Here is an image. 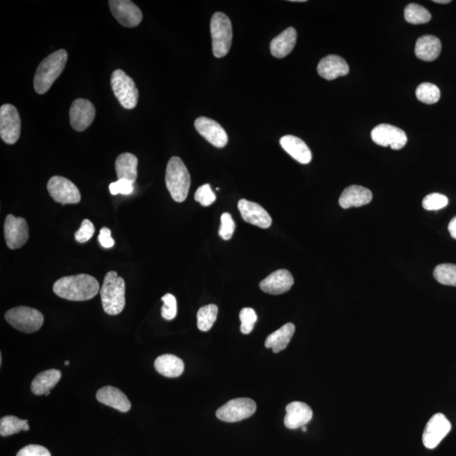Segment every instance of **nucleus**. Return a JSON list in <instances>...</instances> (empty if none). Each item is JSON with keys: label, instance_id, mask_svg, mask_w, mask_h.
I'll return each mask as SVG.
<instances>
[{"label": "nucleus", "instance_id": "obj_1", "mask_svg": "<svg viewBox=\"0 0 456 456\" xmlns=\"http://www.w3.org/2000/svg\"><path fill=\"white\" fill-rule=\"evenodd\" d=\"M52 289L56 295L64 300L78 302L91 300L101 290L98 280L87 274L60 278Z\"/></svg>", "mask_w": 456, "mask_h": 456}, {"label": "nucleus", "instance_id": "obj_2", "mask_svg": "<svg viewBox=\"0 0 456 456\" xmlns=\"http://www.w3.org/2000/svg\"><path fill=\"white\" fill-rule=\"evenodd\" d=\"M68 60L67 52L59 50L44 59L36 68L34 88L36 94H45L59 78L66 68Z\"/></svg>", "mask_w": 456, "mask_h": 456}, {"label": "nucleus", "instance_id": "obj_3", "mask_svg": "<svg viewBox=\"0 0 456 456\" xmlns=\"http://www.w3.org/2000/svg\"><path fill=\"white\" fill-rule=\"evenodd\" d=\"M101 300L105 313L117 316L125 307V282L116 272H109L105 276L100 290Z\"/></svg>", "mask_w": 456, "mask_h": 456}, {"label": "nucleus", "instance_id": "obj_4", "mask_svg": "<svg viewBox=\"0 0 456 456\" xmlns=\"http://www.w3.org/2000/svg\"><path fill=\"white\" fill-rule=\"evenodd\" d=\"M165 179L173 200L184 203L189 195L191 179L186 166L179 157L173 156L169 160Z\"/></svg>", "mask_w": 456, "mask_h": 456}, {"label": "nucleus", "instance_id": "obj_5", "mask_svg": "<svg viewBox=\"0 0 456 456\" xmlns=\"http://www.w3.org/2000/svg\"><path fill=\"white\" fill-rule=\"evenodd\" d=\"M212 52L216 58H223L232 46L233 27L227 15L216 12L211 21Z\"/></svg>", "mask_w": 456, "mask_h": 456}, {"label": "nucleus", "instance_id": "obj_6", "mask_svg": "<svg viewBox=\"0 0 456 456\" xmlns=\"http://www.w3.org/2000/svg\"><path fill=\"white\" fill-rule=\"evenodd\" d=\"M6 320L15 329L24 333L38 332L43 325L44 317L38 310L20 306L8 310Z\"/></svg>", "mask_w": 456, "mask_h": 456}, {"label": "nucleus", "instance_id": "obj_7", "mask_svg": "<svg viewBox=\"0 0 456 456\" xmlns=\"http://www.w3.org/2000/svg\"><path fill=\"white\" fill-rule=\"evenodd\" d=\"M112 91L122 107L133 109L136 107L139 100V90L130 76L122 70H116L111 78Z\"/></svg>", "mask_w": 456, "mask_h": 456}, {"label": "nucleus", "instance_id": "obj_8", "mask_svg": "<svg viewBox=\"0 0 456 456\" xmlns=\"http://www.w3.org/2000/svg\"><path fill=\"white\" fill-rule=\"evenodd\" d=\"M256 403L249 398H237L226 403L216 411V418L226 422H237L252 417Z\"/></svg>", "mask_w": 456, "mask_h": 456}, {"label": "nucleus", "instance_id": "obj_9", "mask_svg": "<svg viewBox=\"0 0 456 456\" xmlns=\"http://www.w3.org/2000/svg\"><path fill=\"white\" fill-rule=\"evenodd\" d=\"M22 131V121L17 109L13 105L3 104L0 108V136L3 142H17Z\"/></svg>", "mask_w": 456, "mask_h": 456}, {"label": "nucleus", "instance_id": "obj_10", "mask_svg": "<svg viewBox=\"0 0 456 456\" xmlns=\"http://www.w3.org/2000/svg\"><path fill=\"white\" fill-rule=\"evenodd\" d=\"M47 188L52 199L60 204H78L82 199L78 188L66 177L61 176L51 177Z\"/></svg>", "mask_w": 456, "mask_h": 456}, {"label": "nucleus", "instance_id": "obj_11", "mask_svg": "<svg viewBox=\"0 0 456 456\" xmlns=\"http://www.w3.org/2000/svg\"><path fill=\"white\" fill-rule=\"evenodd\" d=\"M108 3L112 15L120 25L134 28L142 22V12L130 0H110Z\"/></svg>", "mask_w": 456, "mask_h": 456}, {"label": "nucleus", "instance_id": "obj_12", "mask_svg": "<svg viewBox=\"0 0 456 456\" xmlns=\"http://www.w3.org/2000/svg\"><path fill=\"white\" fill-rule=\"evenodd\" d=\"M371 137L375 144L381 147H390L393 150H401L407 142V136L401 128L393 125L382 124L371 132Z\"/></svg>", "mask_w": 456, "mask_h": 456}, {"label": "nucleus", "instance_id": "obj_13", "mask_svg": "<svg viewBox=\"0 0 456 456\" xmlns=\"http://www.w3.org/2000/svg\"><path fill=\"white\" fill-rule=\"evenodd\" d=\"M451 430V423L445 415L437 413L427 423L422 434L423 445L433 450L441 443Z\"/></svg>", "mask_w": 456, "mask_h": 456}, {"label": "nucleus", "instance_id": "obj_14", "mask_svg": "<svg viewBox=\"0 0 456 456\" xmlns=\"http://www.w3.org/2000/svg\"><path fill=\"white\" fill-rule=\"evenodd\" d=\"M5 237L8 248L17 249L29 239V228L22 217L8 215L5 221Z\"/></svg>", "mask_w": 456, "mask_h": 456}, {"label": "nucleus", "instance_id": "obj_15", "mask_svg": "<svg viewBox=\"0 0 456 456\" xmlns=\"http://www.w3.org/2000/svg\"><path fill=\"white\" fill-rule=\"evenodd\" d=\"M96 108L90 101L78 98L73 102L70 109V121L75 131L82 132L94 122Z\"/></svg>", "mask_w": 456, "mask_h": 456}, {"label": "nucleus", "instance_id": "obj_16", "mask_svg": "<svg viewBox=\"0 0 456 456\" xmlns=\"http://www.w3.org/2000/svg\"><path fill=\"white\" fill-rule=\"evenodd\" d=\"M195 127L197 132L214 147L223 148L228 142L227 132L215 120L200 117L196 120Z\"/></svg>", "mask_w": 456, "mask_h": 456}, {"label": "nucleus", "instance_id": "obj_17", "mask_svg": "<svg viewBox=\"0 0 456 456\" xmlns=\"http://www.w3.org/2000/svg\"><path fill=\"white\" fill-rule=\"evenodd\" d=\"M237 207H239L241 216L246 223L264 229L272 226V217L259 204L243 199L239 201Z\"/></svg>", "mask_w": 456, "mask_h": 456}, {"label": "nucleus", "instance_id": "obj_18", "mask_svg": "<svg viewBox=\"0 0 456 456\" xmlns=\"http://www.w3.org/2000/svg\"><path fill=\"white\" fill-rule=\"evenodd\" d=\"M294 279L288 270H279L270 274L261 281L260 288L263 292L272 295H280L292 288Z\"/></svg>", "mask_w": 456, "mask_h": 456}, {"label": "nucleus", "instance_id": "obj_19", "mask_svg": "<svg viewBox=\"0 0 456 456\" xmlns=\"http://www.w3.org/2000/svg\"><path fill=\"white\" fill-rule=\"evenodd\" d=\"M285 426L289 429H297L311 421L313 411L306 403L294 402L286 407Z\"/></svg>", "mask_w": 456, "mask_h": 456}, {"label": "nucleus", "instance_id": "obj_20", "mask_svg": "<svg viewBox=\"0 0 456 456\" xmlns=\"http://www.w3.org/2000/svg\"><path fill=\"white\" fill-rule=\"evenodd\" d=\"M318 75L327 80H332L349 73L346 60L338 55H328L321 60L317 67Z\"/></svg>", "mask_w": 456, "mask_h": 456}, {"label": "nucleus", "instance_id": "obj_21", "mask_svg": "<svg viewBox=\"0 0 456 456\" xmlns=\"http://www.w3.org/2000/svg\"><path fill=\"white\" fill-rule=\"evenodd\" d=\"M96 399L102 404L127 413L131 409V403L122 391L112 386H105L96 392Z\"/></svg>", "mask_w": 456, "mask_h": 456}, {"label": "nucleus", "instance_id": "obj_22", "mask_svg": "<svg viewBox=\"0 0 456 456\" xmlns=\"http://www.w3.org/2000/svg\"><path fill=\"white\" fill-rule=\"evenodd\" d=\"M372 199V192L369 189L359 185H351L342 192L339 204L343 209L360 207L369 204Z\"/></svg>", "mask_w": 456, "mask_h": 456}, {"label": "nucleus", "instance_id": "obj_23", "mask_svg": "<svg viewBox=\"0 0 456 456\" xmlns=\"http://www.w3.org/2000/svg\"><path fill=\"white\" fill-rule=\"evenodd\" d=\"M281 147L288 154L302 164H309L312 160V153L304 140L294 135H285L280 140Z\"/></svg>", "mask_w": 456, "mask_h": 456}, {"label": "nucleus", "instance_id": "obj_24", "mask_svg": "<svg viewBox=\"0 0 456 456\" xmlns=\"http://www.w3.org/2000/svg\"><path fill=\"white\" fill-rule=\"evenodd\" d=\"M296 43L297 31L289 27L272 40L270 45V52L275 58H285L292 52Z\"/></svg>", "mask_w": 456, "mask_h": 456}, {"label": "nucleus", "instance_id": "obj_25", "mask_svg": "<svg viewBox=\"0 0 456 456\" xmlns=\"http://www.w3.org/2000/svg\"><path fill=\"white\" fill-rule=\"evenodd\" d=\"M441 40L436 36H422L415 43V54L423 61H434L441 54Z\"/></svg>", "mask_w": 456, "mask_h": 456}, {"label": "nucleus", "instance_id": "obj_26", "mask_svg": "<svg viewBox=\"0 0 456 456\" xmlns=\"http://www.w3.org/2000/svg\"><path fill=\"white\" fill-rule=\"evenodd\" d=\"M61 372L58 369H50L43 371L36 375L31 382L32 393L36 395H45L50 393V391L58 384L61 378Z\"/></svg>", "mask_w": 456, "mask_h": 456}, {"label": "nucleus", "instance_id": "obj_27", "mask_svg": "<svg viewBox=\"0 0 456 456\" xmlns=\"http://www.w3.org/2000/svg\"><path fill=\"white\" fill-rule=\"evenodd\" d=\"M294 332H295V325L292 323H288L268 336L265 343V348H272L274 353L281 352L288 348Z\"/></svg>", "mask_w": 456, "mask_h": 456}, {"label": "nucleus", "instance_id": "obj_28", "mask_svg": "<svg viewBox=\"0 0 456 456\" xmlns=\"http://www.w3.org/2000/svg\"><path fill=\"white\" fill-rule=\"evenodd\" d=\"M155 369L167 378L179 377L184 373V363L179 358L173 355H163L156 359Z\"/></svg>", "mask_w": 456, "mask_h": 456}, {"label": "nucleus", "instance_id": "obj_29", "mask_svg": "<svg viewBox=\"0 0 456 456\" xmlns=\"http://www.w3.org/2000/svg\"><path fill=\"white\" fill-rule=\"evenodd\" d=\"M138 159L131 153H123L117 157L115 169L118 179H127L135 183L137 179Z\"/></svg>", "mask_w": 456, "mask_h": 456}, {"label": "nucleus", "instance_id": "obj_30", "mask_svg": "<svg viewBox=\"0 0 456 456\" xmlns=\"http://www.w3.org/2000/svg\"><path fill=\"white\" fill-rule=\"evenodd\" d=\"M30 426L28 425V420H22L14 415H6L0 420V434L2 437L18 434L20 431H28Z\"/></svg>", "mask_w": 456, "mask_h": 456}, {"label": "nucleus", "instance_id": "obj_31", "mask_svg": "<svg viewBox=\"0 0 456 456\" xmlns=\"http://www.w3.org/2000/svg\"><path fill=\"white\" fill-rule=\"evenodd\" d=\"M217 314L218 308L215 304H209L200 308L197 314L198 328L201 332H209L216 321Z\"/></svg>", "mask_w": 456, "mask_h": 456}, {"label": "nucleus", "instance_id": "obj_32", "mask_svg": "<svg viewBox=\"0 0 456 456\" xmlns=\"http://www.w3.org/2000/svg\"><path fill=\"white\" fill-rule=\"evenodd\" d=\"M406 21L413 25L425 24L430 22L432 18L429 11L418 3H410L406 7L404 11Z\"/></svg>", "mask_w": 456, "mask_h": 456}, {"label": "nucleus", "instance_id": "obj_33", "mask_svg": "<svg viewBox=\"0 0 456 456\" xmlns=\"http://www.w3.org/2000/svg\"><path fill=\"white\" fill-rule=\"evenodd\" d=\"M415 96L423 103L434 104L441 99V90L434 84L422 83L415 90Z\"/></svg>", "mask_w": 456, "mask_h": 456}, {"label": "nucleus", "instance_id": "obj_34", "mask_svg": "<svg viewBox=\"0 0 456 456\" xmlns=\"http://www.w3.org/2000/svg\"><path fill=\"white\" fill-rule=\"evenodd\" d=\"M435 280L443 285L456 286V265L441 264L434 270Z\"/></svg>", "mask_w": 456, "mask_h": 456}, {"label": "nucleus", "instance_id": "obj_35", "mask_svg": "<svg viewBox=\"0 0 456 456\" xmlns=\"http://www.w3.org/2000/svg\"><path fill=\"white\" fill-rule=\"evenodd\" d=\"M449 200L446 196L439 193H430L422 200V207L427 211H439L447 207Z\"/></svg>", "mask_w": 456, "mask_h": 456}, {"label": "nucleus", "instance_id": "obj_36", "mask_svg": "<svg viewBox=\"0 0 456 456\" xmlns=\"http://www.w3.org/2000/svg\"><path fill=\"white\" fill-rule=\"evenodd\" d=\"M240 318L242 323L241 332L245 334L251 333L257 321L256 311L251 308H244L241 310Z\"/></svg>", "mask_w": 456, "mask_h": 456}, {"label": "nucleus", "instance_id": "obj_37", "mask_svg": "<svg viewBox=\"0 0 456 456\" xmlns=\"http://www.w3.org/2000/svg\"><path fill=\"white\" fill-rule=\"evenodd\" d=\"M161 301L163 302V306L161 307V316L167 321L175 318L177 312L175 297L168 293L161 297Z\"/></svg>", "mask_w": 456, "mask_h": 456}, {"label": "nucleus", "instance_id": "obj_38", "mask_svg": "<svg viewBox=\"0 0 456 456\" xmlns=\"http://www.w3.org/2000/svg\"><path fill=\"white\" fill-rule=\"evenodd\" d=\"M195 199L203 207H209L216 200L215 193L212 191L211 185L204 184L197 189L195 195Z\"/></svg>", "mask_w": 456, "mask_h": 456}, {"label": "nucleus", "instance_id": "obj_39", "mask_svg": "<svg viewBox=\"0 0 456 456\" xmlns=\"http://www.w3.org/2000/svg\"><path fill=\"white\" fill-rule=\"evenodd\" d=\"M221 225L219 230V235L223 240L228 241L232 239L234 231H235V223L229 213H223L221 216Z\"/></svg>", "mask_w": 456, "mask_h": 456}, {"label": "nucleus", "instance_id": "obj_40", "mask_svg": "<svg viewBox=\"0 0 456 456\" xmlns=\"http://www.w3.org/2000/svg\"><path fill=\"white\" fill-rule=\"evenodd\" d=\"M94 225L92 224L91 221L84 219L78 231L75 233V237L76 241H78L79 243H87V242L94 237Z\"/></svg>", "mask_w": 456, "mask_h": 456}, {"label": "nucleus", "instance_id": "obj_41", "mask_svg": "<svg viewBox=\"0 0 456 456\" xmlns=\"http://www.w3.org/2000/svg\"><path fill=\"white\" fill-rule=\"evenodd\" d=\"M109 191L112 196H117L119 193L128 196L134 191V184L127 179H119L109 185Z\"/></svg>", "mask_w": 456, "mask_h": 456}, {"label": "nucleus", "instance_id": "obj_42", "mask_svg": "<svg viewBox=\"0 0 456 456\" xmlns=\"http://www.w3.org/2000/svg\"><path fill=\"white\" fill-rule=\"evenodd\" d=\"M16 456H52L45 447L36 445H29L20 450Z\"/></svg>", "mask_w": 456, "mask_h": 456}, {"label": "nucleus", "instance_id": "obj_43", "mask_svg": "<svg viewBox=\"0 0 456 456\" xmlns=\"http://www.w3.org/2000/svg\"><path fill=\"white\" fill-rule=\"evenodd\" d=\"M98 240L100 244L105 249L114 247L115 244L114 239L111 237L110 229L108 228H103L100 230Z\"/></svg>", "mask_w": 456, "mask_h": 456}, {"label": "nucleus", "instance_id": "obj_44", "mask_svg": "<svg viewBox=\"0 0 456 456\" xmlns=\"http://www.w3.org/2000/svg\"><path fill=\"white\" fill-rule=\"evenodd\" d=\"M449 232L452 237L456 240V216L450 221L449 224Z\"/></svg>", "mask_w": 456, "mask_h": 456}, {"label": "nucleus", "instance_id": "obj_45", "mask_svg": "<svg viewBox=\"0 0 456 456\" xmlns=\"http://www.w3.org/2000/svg\"><path fill=\"white\" fill-rule=\"evenodd\" d=\"M434 3H451L450 0H434Z\"/></svg>", "mask_w": 456, "mask_h": 456}, {"label": "nucleus", "instance_id": "obj_46", "mask_svg": "<svg viewBox=\"0 0 456 456\" xmlns=\"http://www.w3.org/2000/svg\"><path fill=\"white\" fill-rule=\"evenodd\" d=\"M2 365V355H0V365Z\"/></svg>", "mask_w": 456, "mask_h": 456}, {"label": "nucleus", "instance_id": "obj_47", "mask_svg": "<svg viewBox=\"0 0 456 456\" xmlns=\"http://www.w3.org/2000/svg\"><path fill=\"white\" fill-rule=\"evenodd\" d=\"M302 431L306 432V430H307L306 426L302 427Z\"/></svg>", "mask_w": 456, "mask_h": 456}, {"label": "nucleus", "instance_id": "obj_48", "mask_svg": "<svg viewBox=\"0 0 456 456\" xmlns=\"http://www.w3.org/2000/svg\"><path fill=\"white\" fill-rule=\"evenodd\" d=\"M68 363H70V362L66 361V362H64V365H66V366H68Z\"/></svg>", "mask_w": 456, "mask_h": 456}]
</instances>
